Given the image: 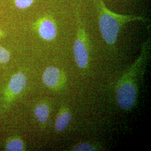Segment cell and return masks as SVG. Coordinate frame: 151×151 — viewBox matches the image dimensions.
Masks as SVG:
<instances>
[{
	"label": "cell",
	"instance_id": "6da1fadb",
	"mask_svg": "<svg viewBox=\"0 0 151 151\" xmlns=\"http://www.w3.org/2000/svg\"><path fill=\"white\" fill-rule=\"evenodd\" d=\"M150 48V42L148 40L142 45L140 55L126 71L118 83L116 101L119 107L124 110H131L136 104L138 81L140 73L148 59Z\"/></svg>",
	"mask_w": 151,
	"mask_h": 151
},
{
	"label": "cell",
	"instance_id": "7a4b0ae2",
	"mask_svg": "<svg viewBox=\"0 0 151 151\" xmlns=\"http://www.w3.org/2000/svg\"><path fill=\"white\" fill-rule=\"evenodd\" d=\"M96 9L99 25L104 40L108 45L115 43L120 29L130 22H146V19L141 16L122 15L115 13L108 9L103 0H92Z\"/></svg>",
	"mask_w": 151,
	"mask_h": 151
},
{
	"label": "cell",
	"instance_id": "3957f363",
	"mask_svg": "<svg viewBox=\"0 0 151 151\" xmlns=\"http://www.w3.org/2000/svg\"><path fill=\"white\" fill-rule=\"evenodd\" d=\"M77 33L73 54L77 65L81 69L87 68L89 60V40L78 10H76Z\"/></svg>",
	"mask_w": 151,
	"mask_h": 151
},
{
	"label": "cell",
	"instance_id": "277c9868",
	"mask_svg": "<svg viewBox=\"0 0 151 151\" xmlns=\"http://www.w3.org/2000/svg\"><path fill=\"white\" fill-rule=\"evenodd\" d=\"M27 77L25 73L18 72L11 77L3 95L1 110L5 111L22 94L27 85Z\"/></svg>",
	"mask_w": 151,
	"mask_h": 151
},
{
	"label": "cell",
	"instance_id": "5b68a950",
	"mask_svg": "<svg viewBox=\"0 0 151 151\" xmlns=\"http://www.w3.org/2000/svg\"><path fill=\"white\" fill-rule=\"evenodd\" d=\"M34 27L42 39L52 41L56 38L57 27L54 19L50 16H43L34 24Z\"/></svg>",
	"mask_w": 151,
	"mask_h": 151
},
{
	"label": "cell",
	"instance_id": "8992f818",
	"mask_svg": "<svg viewBox=\"0 0 151 151\" xmlns=\"http://www.w3.org/2000/svg\"><path fill=\"white\" fill-rule=\"evenodd\" d=\"M65 78L63 72L54 66H49L46 68L42 76L44 85L52 90H59L64 85Z\"/></svg>",
	"mask_w": 151,
	"mask_h": 151
},
{
	"label": "cell",
	"instance_id": "52a82bcc",
	"mask_svg": "<svg viewBox=\"0 0 151 151\" xmlns=\"http://www.w3.org/2000/svg\"><path fill=\"white\" fill-rule=\"evenodd\" d=\"M72 118V115L70 109L66 106L62 107L57 115L55 120V129L61 132L67 128L70 124Z\"/></svg>",
	"mask_w": 151,
	"mask_h": 151
},
{
	"label": "cell",
	"instance_id": "ba28073f",
	"mask_svg": "<svg viewBox=\"0 0 151 151\" xmlns=\"http://www.w3.org/2000/svg\"><path fill=\"white\" fill-rule=\"evenodd\" d=\"M34 115L38 122L44 125L48 120L50 115V108L48 103L42 102L38 104L34 109Z\"/></svg>",
	"mask_w": 151,
	"mask_h": 151
},
{
	"label": "cell",
	"instance_id": "9c48e42d",
	"mask_svg": "<svg viewBox=\"0 0 151 151\" xmlns=\"http://www.w3.org/2000/svg\"><path fill=\"white\" fill-rule=\"evenodd\" d=\"M6 151H22L25 150V145L23 140L18 136L9 138L6 142Z\"/></svg>",
	"mask_w": 151,
	"mask_h": 151
},
{
	"label": "cell",
	"instance_id": "30bf717a",
	"mask_svg": "<svg viewBox=\"0 0 151 151\" xmlns=\"http://www.w3.org/2000/svg\"><path fill=\"white\" fill-rule=\"evenodd\" d=\"M97 148V147L93 144L83 142L77 145L73 148L72 150L76 151H94L98 150Z\"/></svg>",
	"mask_w": 151,
	"mask_h": 151
},
{
	"label": "cell",
	"instance_id": "8fae6325",
	"mask_svg": "<svg viewBox=\"0 0 151 151\" xmlns=\"http://www.w3.org/2000/svg\"><path fill=\"white\" fill-rule=\"evenodd\" d=\"M11 57L10 52L5 48L0 47V65L7 63Z\"/></svg>",
	"mask_w": 151,
	"mask_h": 151
},
{
	"label": "cell",
	"instance_id": "7c38bea8",
	"mask_svg": "<svg viewBox=\"0 0 151 151\" xmlns=\"http://www.w3.org/2000/svg\"><path fill=\"white\" fill-rule=\"evenodd\" d=\"M34 0H14L16 7L19 9H26L32 6Z\"/></svg>",
	"mask_w": 151,
	"mask_h": 151
},
{
	"label": "cell",
	"instance_id": "4fadbf2b",
	"mask_svg": "<svg viewBox=\"0 0 151 151\" xmlns=\"http://www.w3.org/2000/svg\"><path fill=\"white\" fill-rule=\"evenodd\" d=\"M5 33L4 32V31H2V30L0 29V38L5 37Z\"/></svg>",
	"mask_w": 151,
	"mask_h": 151
}]
</instances>
